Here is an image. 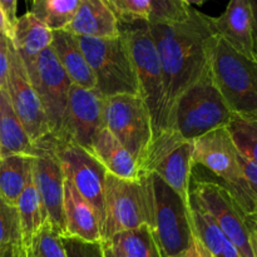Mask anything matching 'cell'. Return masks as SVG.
I'll return each instance as SVG.
<instances>
[{
	"label": "cell",
	"mask_w": 257,
	"mask_h": 257,
	"mask_svg": "<svg viewBox=\"0 0 257 257\" xmlns=\"http://www.w3.org/2000/svg\"><path fill=\"white\" fill-rule=\"evenodd\" d=\"M148 27L160 55L170 117L178 97L210 68L211 53L218 35L212 17L193 7L186 19L150 22Z\"/></svg>",
	"instance_id": "1"
},
{
	"label": "cell",
	"mask_w": 257,
	"mask_h": 257,
	"mask_svg": "<svg viewBox=\"0 0 257 257\" xmlns=\"http://www.w3.org/2000/svg\"><path fill=\"white\" fill-rule=\"evenodd\" d=\"M119 30L137 75L138 94L151 113L155 138L168 128L167 99L157 47L147 22L119 24Z\"/></svg>",
	"instance_id": "2"
},
{
	"label": "cell",
	"mask_w": 257,
	"mask_h": 257,
	"mask_svg": "<svg viewBox=\"0 0 257 257\" xmlns=\"http://www.w3.org/2000/svg\"><path fill=\"white\" fill-rule=\"evenodd\" d=\"M150 195L152 230L162 257H176L196 241L190 202L153 173L141 176Z\"/></svg>",
	"instance_id": "3"
},
{
	"label": "cell",
	"mask_w": 257,
	"mask_h": 257,
	"mask_svg": "<svg viewBox=\"0 0 257 257\" xmlns=\"http://www.w3.org/2000/svg\"><path fill=\"white\" fill-rule=\"evenodd\" d=\"M232 113L216 85L210 68L178 97L168 117V130L195 141L218 128L227 127Z\"/></svg>",
	"instance_id": "4"
},
{
	"label": "cell",
	"mask_w": 257,
	"mask_h": 257,
	"mask_svg": "<svg viewBox=\"0 0 257 257\" xmlns=\"http://www.w3.org/2000/svg\"><path fill=\"white\" fill-rule=\"evenodd\" d=\"M211 72L231 113L257 119V59L241 54L217 37L211 53Z\"/></svg>",
	"instance_id": "5"
},
{
	"label": "cell",
	"mask_w": 257,
	"mask_h": 257,
	"mask_svg": "<svg viewBox=\"0 0 257 257\" xmlns=\"http://www.w3.org/2000/svg\"><path fill=\"white\" fill-rule=\"evenodd\" d=\"M238 151L227 128H218L193 141V163L202 165L223 181L243 215L257 207V198L248 186L241 168Z\"/></svg>",
	"instance_id": "6"
},
{
	"label": "cell",
	"mask_w": 257,
	"mask_h": 257,
	"mask_svg": "<svg viewBox=\"0 0 257 257\" xmlns=\"http://www.w3.org/2000/svg\"><path fill=\"white\" fill-rule=\"evenodd\" d=\"M95 78V89L104 98L138 94V80L127 43L115 38L77 37Z\"/></svg>",
	"instance_id": "7"
},
{
	"label": "cell",
	"mask_w": 257,
	"mask_h": 257,
	"mask_svg": "<svg viewBox=\"0 0 257 257\" xmlns=\"http://www.w3.org/2000/svg\"><path fill=\"white\" fill-rule=\"evenodd\" d=\"M152 226L150 195L145 180H124L107 172L103 241L122 231Z\"/></svg>",
	"instance_id": "8"
},
{
	"label": "cell",
	"mask_w": 257,
	"mask_h": 257,
	"mask_svg": "<svg viewBox=\"0 0 257 257\" xmlns=\"http://www.w3.org/2000/svg\"><path fill=\"white\" fill-rule=\"evenodd\" d=\"M193 167V141L186 140L175 130H165L153 138L140 166V176H158L188 203Z\"/></svg>",
	"instance_id": "9"
},
{
	"label": "cell",
	"mask_w": 257,
	"mask_h": 257,
	"mask_svg": "<svg viewBox=\"0 0 257 257\" xmlns=\"http://www.w3.org/2000/svg\"><path fill=\"white\" fill-rule=\"evenodd\" d=\"M104 125L140 168L153 141L152 118L141 95L117 94L104 98Z\"/></svg>",
	"instance_id": "10"
},
{
	"label": "cell",
	"mask_w": 257,
	"mask_h": 257,
	"mask_svg": "<svg viewBox=\"0 0 257 257\" xmlns=\"http://www.w3.org/2000/svg\"><path fill=\"white\" fill-rule=\"evenodd\" d=\"M42 141H45L54 151L62 165L64 177L74 185L82 197L95 211L100 230L103 231L107 170L94 156L75 143L63 138H55L50 135Z\"/></svg>",
	"instance_id": "11"
},
{
	"label": "cell",
	"mask_w": 257,
	"mask_h": 257,
	"mask_svg": "<svg viewBox=\"0 0 257 257\" xmlns=\"http://www.w3.org/2000/svg\"><path fill=\"white\" fill-rule=\"evenodd\" d=\"M190 192L243 257H253L245 215L222 183L191 180Z\"/></svg>",
	"instance_id": "12"
},
{
	"label": "cell",
	"mask_w": 257,
	"mask_h": 257,
	"mask_svg": "<svg viewBox=\"0 0 257 257\" xmlns=\"http://www.w3.org/2000/svg\"><path fill=\"white\" fill-rule=\"evenodd\" d=\"M8 95L13 109L22 122L32 142L38 143L50 135L47 117L37 90L33 87L27 69L13 43H9V73L7 79Z\"/></svg>",
	"instance_id": "13"
},
{
	"label": "cell",
	"mask_w": 257,
	"mask_h": 257,
	"mask_svg": "<svg viewBox=\"0 0 257 257\" xmlns=\"http://www.w3.org/2000/svg\"><path fill=\"white\" fill-rule=\"evenodd\" d=\"M42 102L50 136L59 137L63 132L68 97L72 82L63 69L52 47L39 55L35 65V77L32 80Z\"/></svg>",
	"instance_id": "14"
},
{
	"label": "cell",
	"mask_w": 257,
	"mask_h": 257,
	"mask_svg": "<svg viewBox=\"0 0 257 257\" xmlns=\"http://www.w3.org/2000/svg\"><path fill=\"white\" fill-rule=\"evenodd\" d=\"M104 127V97L97 89L72 84L63 132L55 138L69 141L89 152Z\"/></svg>",
	"instance_id": "15"
},
{
	"label": "cell",
	"mask_w": 257,
	"mask_h": 257,
	"mask_svg": "<svg viewBox=\"0 0 257 257\" xmlns=\"http://www.w3.org/2000/svg\"><path fill=\"white\" fill-rule=\"evenodd\" d=\"M35 148H37V156L33 157V181L42 198L47 213V220L52 222L63 236L64 172L54 151L45 141L35 143Z\"/></svg>",
	"instance_id": "16"
},
{
	"label": "cell",
	"mask_w": 257,
	"mask_h": 257,
	"mask_svg": "<svg viewBox=\"0 0 257 257\" xmlns=\"http://www.w3.org/2000/svg\"><path fill=\"white\" fill-rule=\"evenodd\" d=\"M64 232L62 237H74L85 242H102V230L97 213L77 188L64 177L63 197Z\"/></svg>",
	"instance_id": "17"
},
{
	"label": "cell",
	"mask_w": 257,
	"mask_h": 257,
	"mask_svg": "<svg viewBox=\"0 0 257 257\" xmlns=\"http://www.w3.org/2000/svg\"><path fill=\"white\" fill-rule=\"evenodd\" d=\"M10 40L19 54L32 82L35 77V65L38 58L52 45L53 30L32 13L27 12L22 17H18Z\"/></svg>",
	"instance_id": "18"
},
{
	"label": "cell",
	"mask_w": 257,
	"mask_h": 257,
	"mask_svg": "<svg viewBox=\"0 0 257 257\" xmlns=\"http://www.w3.org/2000/svg\"><path fill=\"white\" fill-rule=\"evenodd\" d=\"M212 24L220 38L241 54L255 58L252 42V18L248 0H230L225 12L212 18Z\"/></svg>",
	"instance_id": "19"
},
{
	"label": "cell",
	"mask_w": 257,
	"mask_h": 257,
	"mask_svg": "<svg viewBox=\"0 0 257 257\" xmlns=\"http://www.w3.org/2000/svg\"><path fill=\"white\" fill-rule=\"evenodd\" d=\"M65 32L75 37L115 38L120 35L117 17L105 0H80Z\"/></svg>",
	"instance_id": "20"
},
{
	"label": "cell",
	"mask_w": 257,
	"mask_h": 257,
	"mask_svg": "<svg viewBox=\"0 0 257 257\" xmlns=\"http://www.w3.org/2000/svg\"><path fill=\"white\" fill-rule=\"evenodd\" d=\"M50 47L72 84L87 89H95L94 74L85 59L84 53L80 49L75 35L65 30H54Z\"/></svg>",
	"instance_id": "21"
},
{
	"label": "cell",
	"mask_w": 257,
	"mask_h": 257,
	"mask_svg": "<svg viewBox=\"0 0 257 257\" xmlns=\"http://www.w3.org/2000/svg\"><path fill=\"white\" fill-rule=\"evenodd\" d=\"M89 153L102 163L107 172L117 177L124 180L141 178L135 158L105 127L95 137Z\"/></svg>",
	"instance_id": "22"
},
{
	"label": "cell",
	"mask_w": 257,
	"mask_h": 257,
	"mask_svg": "<svg viewBox=\"0 0 257 257\" xmlns=\"http://www.w3.org/2000/svg\"><path fill=\"white\" fill-rule=\"evenodd\" d=\"M13 155L35 157L37 148L15 114L7 89H0V157Z\"/></svg>",
	"instance_id": "23"
},
{
	"label": "cell",
	"mask_w": 257,
	"mask_h": 257,
	"mask_svg": "<svg viewBox=\"0 0 257 257\" xmlns=\"http://www.w3.org/2000/svg\"><path fill=\"white\" fill-rule=\"evenodd\" d=\"M190 211L193 231L212 257H243L227 236L213 222L207 211L190 192Z\"/></svg>",
	"instance_id": "24"
},
{
	"label": "cell",
	"mask_w": 257,
	"mask_h": 257,
	"mask_svg": "<svg viewBox=\"0 0 257 257\" xmlns=\"http://www.w3.org/2000/svg\"><path fill=\"white\" fill-rule=\"evenodd\" d=\"M33 157L13 155L0 157V196L17 207L18 200L32 177Z\"/></svg>",
	"instance_id": "25"
},
{
	"label": "cell",
	"mask_w": 257,
	"mask_h": 257,
	"mask_svg": "<svg viewBox=\"0 0 257 257\" xmlns=\"http://www.w3.org/2000/svg\"><path fill=\"white\" fill-rule=\"evenodd\" d=\"M17 208L23 242L29 248L34 235L47 221V213H45L39 192L33 181V175L18 200Z\"/></svg>",
	"instance_id": "26"
},
{
	"label": "cell",
	"mask_w": 257,
	"mask_h": 257,
	"mask_svg": "<svg viewBox=\"0 0 257 257\" xmlns=\"http://www.w3.org/2000/svg\"><path fill=\"white\" fill-rule=\"evenodd\" d=\"M131 257H162L150 226L122 231L103 241Z\"/></svg>",
	"instance_id": "27"
},
{
	"label": "cell",
	"mask_w": 257,
	"mask_h": 257,
	"mask_svg": "<svg viewBox=\"0 0 257 257\" xmlns=\"http://www.w3.org/2000/svg\"><path fill=\"white\" fill-rule=\"evenodd\" d=\"M79 4L80 0H35L28 12L54 32L70 24Z\"/></svg>",
	"instance_id": "28"
},
{
	"label": "cell",
	"mask_w": 257,
	"mask_h": 257,
	"mask_svg": "<svg viewBox=\"0 0 257 257\" xmlns=\"http://www.w3.org/2000/svg\"><path fill=\"white\" fill-rule=\"evenodd\" d=\"M226 128L240 155L257 162V119H246L232 114Z\"/></svg>",
	"instance_id": "29"
},
{
	"label": "cell",
	"mask_w": 257,
	"mask_h": 257,
	"mask_svg": "<svg viewBox=\"0 0 257 257\" xmlns=\"http://www.w3.org/2000/svg\"><path fill=\"white\" fill-rule=\"evenodd\" d=\"M29 252L32 257H68L62 233L48 220L33 237Z\"/></svg>",
	"instance_id": "30"
},
{
	"label": "cell",
	"mask_w": 257,
	"mask_h": 257,
	"mask_svg": "<svg viewBox=\"0 0 257 257\" xmlns=\"http://www.w3.org/2000/svg\"><path fill=\"white\" fill-rule=\"evenodd\" d=\"M119 24L147 22L152 19L151 0H105Z\"/></svg>",
	"instance_id": "31"
},
{
	"label": "cell",
	"mask_w": 257,
	"mask_h": 257,
	"mask_svg": "<svg viewBox=\"0 0 257 257\" xmlns=\"http://www.w3.org/2000/svg\"><path fill=\"white\" fill-rule=\"evenodd\" d=\"M18 241H23L18 208L0 196V253Z\"/></svg>",
	"instance_id": "32"
},
{
	"label": "cell",
	"mask_w": 257,
	"mask_h": 257,
	"mask_svg": "<svg viewBox=\"0 0 257 257\" xmlns=\"http://www.w3.org/2000/svg\"><path fill=\"white\" fill-rule=\"evenodd\" d=\"M152 19L151 22H177L190 15L192 7L181 0H151Z\"/></svg>",
	"instance_id": "33"
},
{
	"label": "cell",
	"mask_w": 257,
	"mask_h": 257,
	"mask_svg": "<svg viewBox=\"0 0 257 257\" xmlns=\"http://www.w3.org/2000/svg\"><path fill=\"white\" fill-rule=\"evenodd\" d=\"M68 257H104L102 242H85L74 237H62Z\"/></svg>",
	"instance_id": "34"
},
{
	"label": "cell",
	"mask_w": 257,
	"mask_h": 257,
	"mask_svg": "<svg viewBox=\"0 0 257 257\" xmlns=\"http://www.w3.org/2000/svg\"><path fill=\"white\" fill-rule=\"evenodd\" d=\"M9 43L10 38L0 34V89H5L7 87L9 73Z\"/></svg>",
	"instance_id": "35"
},
{
	"label": "cell",
	"mask_w": 257,
	"mask_h": 257,
	"mask_svg": "<svg viewBox=\"0 0 257 257\" xmlns=\"http://www.w3.org/2000/svg\"><path fill=\"white\" fill-rule=\"evenodd\" d=\"M238 160H240L241 168H242L243 175H245L246 180H247L248 186H250L253 195L257 198V162H253V161L243 157L242 155H238Z\"/></svg>",
	"instance_id": "36"
},
{
	"label": "cell",
	"mask_w": 257,
	"mask_h": 257,
	"mask_svg": "<svg viewBox=\"0 0 257 257\" xmlns=\"http://www.w3.org/2000/svg\"><path fill=\"white\" fill-rule=\"evenodd\" d=\"M0 9L4 13L10 28H14L15 23L18 20V0H0Z\"/></svg>",
	"instance_id": "37"
},
{
	"label": "cell",
	"mask_w": 257,
	"mask_h": 257,
	"mask_svg": "<svg viewBox=\"0 0 257 257\" xmlns=\"http://www.w3.org/2000/svg\"><path fill=\"white\" fill-rule=\"evenodd\" d=\"M0 257H32L29 252V248L24 245L23 241H18V242L13 243L12 246L3 251L0 253Z\"/></svg>",
	"instance_id": "38"
},
{
	"label": "cell",
	"mask_w": 257,
	"mask_h": 257,
	"mask_svg": "<svg viewBox=\"0 0 257 257\" xmlns=\"http://www.w3.org/2000/svg\"><path fill=\"white\" fill-rule=\"evenodd\" d=\"M176 257H212L208 253V251L206 250L205 246L200 242V240L196 236V241L193 243L192 247H190L188 250H186L185 252H182L181 255Z\"/></svg>",
	"instance_id": "39"
},
{
	"label": "cell",
	"mask_w": 257,
	"mask_h": 257,
	"mask_svg": "<svg viewBox=\"0 0 257 257\" xmlns=\"http://www.w3.org/2000/svg\"><path fill=\"white\" fill-rule=\"evenodd\" d=\"M251 9V18H252V42H253V53L257 59V0H248Z\"/></svg>",
	"instance_id": "40"
},
{
	"label": "cell",
	"mask_w": 257,
	"mask_h": 257,
	"mask_svg": "<svg viewBox=\"0 0 257 257\" xmlns=\"http://www.w3.org/2000/svg\"><path fill=\"white\" fill-rule=\"evenodd\" d=\"M102 248H103V256L104 257H131L125 255V253L120 252V251H118L117 248L112 247V246H109L108 243L103 242V241H102Z\"/></svg>",
	"instance_id": "41"
},
{
	"label": "cell",
	"mask_w": 257,
	"mask_h": 257,
	"mask_svg": "<svg viewBox=\"0 0 257 257\" xmlns=\"http://www.w3.org/2000/svg\"><path fill=\"white\" fill-rule=\"evenodd\" d=\"M0 34L7 35L8 38H10V39H12L13 30H12V28H10L9 23H8L7 18H5L4 13H3L2 9H0Z\"/></svg>",
	"instance_id": "42"
},
{
	"label": "cell",
	"mask_w": 257,
	"mask_h": 257,
	"mask_svg": "<svg viewBox=\"0 0 257 257\" xmlns=\"http://www.w3.org/2000/svg\"><path fill=\"white\" fill-rule=\"evenodd\" d=\"M245 221L248 231H257V207L252 213L245 216Z\"/></svg>",
	"instance_id": "43"
},
{
	"label": "cell",
	"mask_w": 257,
	"mask_h": 257,
	"mask_svg": "<svg viewBox=\"0 0 257 257\" xmlns=\"http://www.w3.org/2000/svg\"><path fill=\"white\" fill-rule=\"evenodd\" d=\"M250 242L253 257H257V231H250Z\"/></svg>",
	"instance_id": "44"
},
{
	"label": "cell",
	"mask_w": 257,
	"mask_h": 257,
	"mask_svg": "<svg viewBox=\"0 0 257 257\" xmlns=\"http://www.w3.org/2000/svg\"><path fill=\"white\" fill-rule=\"evenodd\" d=\"M181 2H183L185 4L190 5V7H193V5H198V7H201V5L205 4L206 0H181Z\"/></svg>",
	"instance_id": "45"
},
{
	"label": "cell",
	"mask_w": 257,
	"mask_h": 257,
	"mask_svg": "<svg viewBox=\"0 0 257 257\" xmlns=\"http://www.w3.org/2000/svg\"><path fill=\"white\" fill-rule=\"evenodd\" d=\"M34 2H35V0H25V3H27V4H29V7H30V5H32Z\"/></svg>",
	"instance_id": "46"
}]
</instances>
